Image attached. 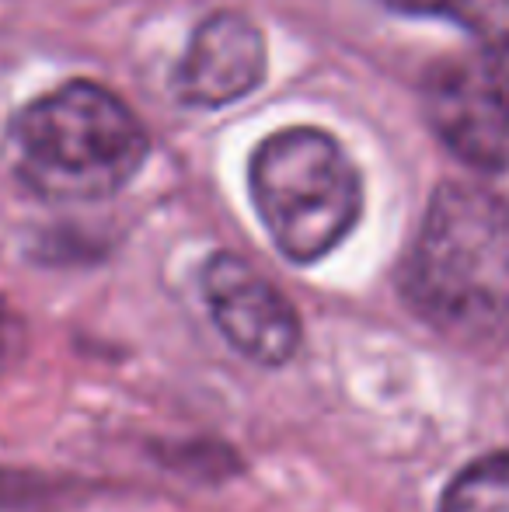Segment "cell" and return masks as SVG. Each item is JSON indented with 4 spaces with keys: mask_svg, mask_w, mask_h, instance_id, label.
Segmentation results:
<instances>
[{
    "mask_svg": "<svg viewBox=\"0 0 509 512\" xmlns=\"http://www.w3.org/2000/svg\"><path fill=\"white\" fill-rule=\"evenodd\" d=\"M415 314L454 342L509 328V203L471 182H443L401 265Z\"/></svg>",
    "mask_w": 509,
    "mask_h": 512,
    "instance_id": "1",
    "label": "cell"
},
{
    "mask_svg": "<svg viewBox=\"0 0 509 512\" xmlns=\"http://www.w3.org/2000/svg\"><path fill=\"white\" fill-rule=\"evenodd\" d=\"M11 147L28 189L56 203H95L143 168L147 129L109 88L70 81L21 108Z\"/></svg>",
    "mask_w": 509,
    "mask_h": 512,
    "instance_id": "2",
    "label": "cell"
},
{
    "mask_svg": "<svg viewBox=\"0 0 509 512\" xmlns=\"http://www.w3.org/2000/svg\"><path fill=\"white\" fill-rule=\"evenodd\" d=\"M252 199L272 244L290 262H321L363 213V182L346 150L321 129H283L258 143Z\"/></svg>",
    "mask_w": 509,
    "mask_h": 512,
    "instance_id": "3",
    "label": "cell"
},
{
    "mask_svg": "<svg viewBox=\"0 0 509 512\" xmlns=\"http://www.w3.org/2000/svg\"><path fill=\"white\" fill-rule=\"evenodd\" d=\"M426 119L478 171L509 168V53L485 49L447 60L426 77Z\"/></svg>",
    "mask_w": 509,
    "mask_h": 512,
    "instance_id": "4",
    "label": "cell"
},
{
    "mask_svg": "<svg viewBox=\"0 0 509 512\" xmlns=\"http://www.w3.org/2000/svg\"><path fill=\"white\" fill-rule=\"evenodd\" d=\"M203 297L220 335L245 359L276 370L297 356L304 342L297 310L241 255L220 251L206 262Z\"/></svg>",
    "mask_w": 509,
    "mask_h": 512,
    "instance_id": "5",
    "label": "cell"
},
{
    "mask_svg": "<svg viewBox=\"0 0 509 512\" xmlns=\"http://www.w3.org/2000/svg\"><path fill=\"white\" fill-rule=\"evenodd\" d=\"M265 74V39L252 18L238 11L210 14L196 28L175 67V98L196 108H220L248 95Z\"/></svg>",
    "mask_w": 509,
    "mask_h": 512,
    "instance_id": "6",
    "label": "cell"
},
{
    "mask_svg": "<svg viewBox=\"0 0 509 512\" xmlns=\"http://www.w3.org/2000/svg\"><path fill=\"white\" fill-rule=\"evenodd\" d=\"M401 14L447 18L475 35L485 49L509 53V0H384Z\"/></svg>",
    "mask_w": 509,
    "mask_h": 512,
    "instance_id": "7",
    "label": "cell"
},
{
    "mask_svg": "<svg viewBox=\"0 0 509 512\" xmlns=\"http://www.w3.org/2000/svg\"><path fill=\"white\" fill-rule=\"evenodd\" d=\"M440 512H509V450L471 460L447 485Z\"/></svg>",
    "mask_w": 509,
    "mask_h": 512,
    "instance_id": "8",
    "label": "cell"
},
{
    "mask_svg": "<svg viewBox=\"0 0 509 512\" xmlns=\"http://www.w3.org/2000/svg\"><path fill=\"white\" fill-rule=\"evenodd\" d=\"M21 342H25V335H21V324L14 321L4 307H0V373L14 363V356L21 352Z\"/></svg>",
    "mask_w": 509,
    "mask_h": 512,
    "instance_id": "9",
    "label": "cell"
}]
</instances>
